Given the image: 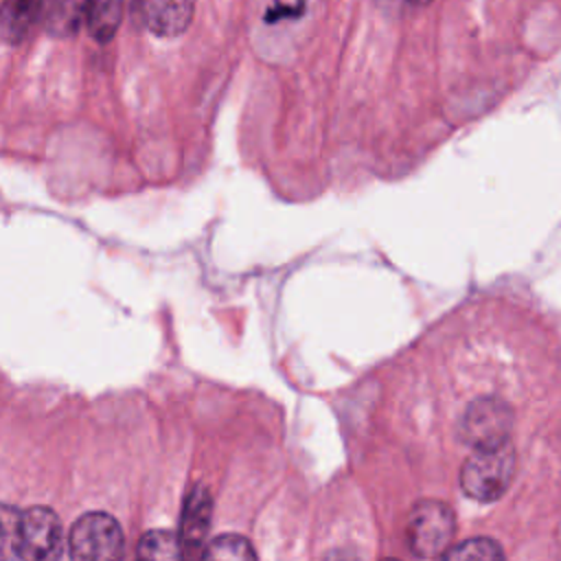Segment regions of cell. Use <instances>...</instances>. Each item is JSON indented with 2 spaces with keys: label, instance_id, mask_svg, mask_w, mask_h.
Returning <instances> with one entry per match:
<instances>
[{
  "label": "cell",
  "instance_id": "cell-1",
  "mask_svg": "<svg viewBox=\"0 0 561 561\" xmlns=\"http://www.w3.org/2000/svg\"><path fill=\"white\" fill-rule=\"evenodd\" d=\"M515 447L508 440L476 447L460 469V486L476 502H495L515 478Z\"/></svg>",
  "mask_w": 561,
  "mask_h": 561
},
{
  "label": "cell",
  "instance_id": "cell-2",
  "mask_svg": "<svg viewBox=\"0 0 561 561\" xmlns=\"http://www.w3.org/2000/svg\"><path fill=\"white\" fill-rule=\"evenodd\" d=\"M11 543L15 557L24 561H48L59 557L64 546V526L59 515L48 506H31L15 513Z\"/></svg>",
  "mask_w": 561,
  "mask_h": 561
},
{
  "label": "cell",
  "instance_id": "cell-3",
  "mask_svg": "<svg viewBox=\"0 0 561 561\" xmlns=\"http://www.w3.org/2000/svg\"><path fill=\"white\" fill-rule=\"evenodd\" d=\"M456 517L440 500H421L412 506L405 524V539L416 557H443L451 546Z\"/></svg>",
  "mask_w": 561,
  "mask_h": 561
},
{
  "label": "cell",
  "instance_id": "cell-4",
  "mask_svg": "<svg viewBox=\"0 0 561 561\" xmlns=\"http://www.w3.org/2000/svg\"><path fill=\"white\" fill-rule=\"evenodd\" d=\"M123 548L125 537L118 522L103 511L83 513L68 533V552L72 559H118Z\"/></svg>",
  "mask_w": 561,
  "mask_h": 561
},
{
  "label": "cell",
  "instance_id": "cell-5",
  "mask_svg": "<svg viewBox=\"0 0 561 561\" xmlns=\"http://www.w3.org/2000/svg\"><path fill=\"white\" fill-rule=\"evenodd\" d=\"M513 421L515 414L506 401L497 397H482L467 405L458 425V436L473 449L497 445L511 438Z\"/></svg>",
  "mask_w": 561,
  "mask_h": 561
},
{
  "label": "cell",
  "instance_id": "cell-6",
  "mask_svg": "<svg viewBox=\"0 0 561 561\" xmlns=\"http://www.w3.org/2000/svg\"><path fill=\"white\" fill-rule=\"evenodd\" d=\"M213 519V497L204 484H195L184 500L180 539L184 546V557L202 554L206 546L208 526Z\"/></svg>",
  "mask_w": 561,
  "mask_h": 561
},
{
  "label": "cell",
  "instance_id": "cell-7",
  "mask_svg": "<svg viewBox=\"0 0 561 561\" xmlns=\"http://www.w3.org/2000/svg\"><path fill=\"white\" fill-rule=\"evenodd\" d=\"M140 24L160 37L180 35L193 18V0H134Z\"/></svg>",
  "mask_w": 561,
  "mask_h": 561
},
{
  "label": "cell",
  "instance_id": "cell-8",
  "mask_svg": "<svg viewBox=\"0 0 561 561\" xmlns=\"http://www.w3.org/2000/svg\"><path fill=\"white\" fill-rule=\"evenodd\" d=\"M39 13H44V0H4L0 11V31L7 44H20Z\"/></svg>",
  "mask_w": 561,
  "mask_h": 561
},
{
  "label": "cell",
  "instance_id": "cell-9",
  "mask_svg": "<svg viewBox=\"0 0 561 561\" xmlns=\"http://www.w3.org/2000/svg\"><path fill=\"white\" fill-rule=\"evenodd\" d=\"M88 0H44V26L55 37H70L85 22Z\"/></svg>",
  "mask_w": 561,
  "mask_h": 561
},
{
  "label": "cell",
  "instance_id": "cell-10",
  "mask_svg": "<svg viewBox=\"0 0 561 561\" xmlns=\"http://www.w3.org/2000/svg\"><path fill=\"white\" fill-rule=\"evenodd\" d=\"M121 18H123V0H88L85 28L96 42L101 44L110 42L118 31Z\"/></svg>",
  "mask_w": 561,
  "mask_h": 561
},
{
  "label": "cell",
  "instance_id": "cell-11",
  "mask_svg": "<svg viewBox=\"0 0 561 561\" xmlns=\"http://www.w3.org/2000/svg\"><path fill=\"white\" fill-rule=\"evenodd\" d=\"M136 554L140 559H169L175 561L184 557V546L180 539V533L173 530H147L136 546Z\"/></svg>",
  "mask_w": 561,
  "mask_h": 561
},
{
  "label": "cell",
  "instance_id": "cell-12",
  "mask_svg": "<svg viewBox=\"0 0 561 561\" xmlns=\"http://www.w3.org/2000/svg\"><path fill=\"white\" fill-rule=\"evenodd\" d=\"M204 559H239V561H252L256 559V552L250 543V539H245L243 535H234V533H224L213 537L210 541H206Z\"/></svg>",
  "mask_w": 561,
  "mask_h": 561
},
{
  "label": "cell",
  "instance_id": "cell-13",
  "mask_svg": "<svg viewBox=\"0 0 561 561\" xmlns=\"http://www.w3.org/2000/svg\"><path fill=\"white\" fill-rule=\"evenodd\" d=\"M443 557L454 559V561H469V559L495 561V559H504V550L497 541H493L489 537H473V539H465L460 543H451Z\"/></svg>",
  "mask_w": 561,
  "mask_h": 561
},
{
  "label": "cell",
  "instance_id": "cell-14",
  "mask_svg": "<svg viewBox=\"0 0 561 561\" xmlns=\"http://www.w3.org/2000/svg\"><path fill=\"white\" fill-rule=\"evenodd\" d=\"M408 2H412V4H425V2H430V0H408Z\"/></svg>",
  "mask_w": 561,
  "mask_h": 561
}]
</instances>
